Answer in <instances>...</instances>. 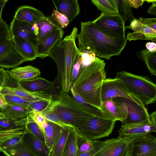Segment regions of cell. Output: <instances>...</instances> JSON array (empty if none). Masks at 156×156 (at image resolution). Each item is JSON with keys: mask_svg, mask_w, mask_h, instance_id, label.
I'll list each match as a JSON object with an SVG mask.
<instances>
[{"mask_svg": "<svg viewBox=\"0 0 156 156\" xmlns=\"http://www.w3.org/2000/svg\"><path fill=\"white\" fill-rule=\"evenodd\" d=\"M80 51H91L97 57L110 59L120 55L127 43V40L110 37L100 31L91 21L81 22L80 31L77 38Z\"/></svg>", "mask_w": 156, "mask_h": 156, "instance_id": "1", "label": "cell"}, {"mask_svg": "<svg viewBox=\"0 0 156 156\" xmlns=\"http://www.w3.org/2000/svg\"><path fill=\"white\" fill-rule=\"evenodd\" d=\"M77 32V28L74 27L69 35L57 43L48 56L56 64L62 90L68 93L72 85L71 80L73 64L79 51L76 43Z\"/></svg>", "mask_w": 156, "mask_h": 156, "instance_id": "2", "label": "cell"}, {"mask_svg": "<svg viewBox=\"0 0 156 156\" xmlns=\"http://www.w3.org/2000/svg\"><path fill=\"white\" fill-rule=\"evenodd\" d=\"M50 107L65 123L74 129L81 126L88 119L95 116L85 107L62 90L53 98Z\"/></svg>", "mask_w": 156, "mask_h": 156, "instance_id": "3", "label": "cell"}, {"mask_svg": "<svg viewBox=\"0 0 156 156\" xmlns=\"http://www.w3.org/2000/svg\"><path fill=\"white\" fill-rule=\"evenodd\" d=\"M116 78L123 83L129 91L144 105L156 101V85L147 76H140L122 71L116 73Z\"/></svg>", "mask_w": 156, "mask_h": 156, "instance_id": "4", "label": "cell"}, {"mask_svg": "<svg viewBox=\"0 0 156 156\" xmlns=\"http://www.w3.org/2000/svg\"><path fill=\"white\" fill-rule=\"evenodd\" d=\"M105 67L87 77L78 86L74 87L88 104L101 110V91L103 81L106 79Z\"/></svg>", "mask_w": 156, "mask_h": 156, "instance_id": "5", "label": "cell"}, {"mask_svg": "<svg viewBox=\"0 0 156 156\" xmlns=\"http://www.w3.org/2000/svg\"><path fill=\"white\" fill-rule=\"evenodd\" d=\"M115 122L105 117L94 116L87 120L80 128L75 129L77 133L90 140H96L110 135Z\"/></svg>", "mask_w": 156, "mask_h": 156, "instance_id": "6", "label": "cell"}, {"mask_svg": "<svg viewBox=\"0 0 156 156\" xmlns=\"http://www.w3.org/2000/svg\"><path fill=\"white\" fill-rule=\"evenodd\" d=\"M112 99L122 106L126 113V118L121 122V126L151 123L150 115L144 105L138 104L128 98L117 97Z\"/></svg>", "mask_w": 156, "mask_h": 156, "instance_id": "7", "label": "cell"}, {"mask_svg": "<svg viewBox=\"0 0 156 156\" xmlns=\"http://www.w3.org/2000/svg\"><path fill=\"white\" fill-rule=\"evenodd\" d=\"M92 22L100 31L110 37L117 39L126 38L125 22L118 14L108 15L101 12Z\"/></svg>", "mask_w": 156, "mask_h": 156, "instance_id": "8", "label": "cell"}, {"mask_svg": "<svg viewBox=\"0 0 156 156\" xmlns=\"http://www.w3.org/2000/svg\"><path fill=\"white\" fill-rule=\"evenodd\" d=\"M117 97L128 98L138 104L144 105L138 98L129 91L119 79L116 77L114 79H105L103 81L101 86L102 102Z\"/></svg>", "mask_w": 156, "mask_h": 156, "instance_id": "9", "label": "cell"}, {"mask_svg": "<svg viewBox=\"0 0 156 156\" xmlns=\"http://www.w3.org/2000/svg\"><path fill=\"white\" fill-rule=\"evenodd\" d=\"M133 149L131 140L119 136L108 139L106 143L93 156H130Z\"/></svg>", "mask_w": 156, "mask_h": 156, "instance_id": "10", "label": "cell"}, {"mask_svg": "<svg viewBox=\"0 0 156 156\" xmlns=\"http://www.w3.org/2000/svg\"><path fill=\"white\" fill-rule=\"evenodd\" d=\"M24 62L17 51L12 38L5 39L0 44V67L14 68Z\"/></svg>", "mask_w": 156, "mask_h": 156, "instance_id": "11", "label": "cell"}, {"mask_svg": "<svg viewBox=\"0 0 156 156\" xmlns=\"http://www.w3.org/2000/svg\"><path fill=\"white\" fill-rule=\"evenodd\" d=\"M150 115L151 123L149 124L121 126L118 131L119 136L132 140L152 132H156V111Z\"/></svg>", "mask_w": 156, "mask_h": 156, "instance_id": "12", "label": "cell"}, {"mask_svg": "<svg viewBox=\"0 0 156 156\" xmlns=\"http://www.w3.org/2000/svg\"><path fill=\"white\" fill-rule=\"evenodd\" d=\"M131 140L133 149L130 156H156V138L151 133Z\"/></svg>", "mask_w": 156, "mask_h": 156, "instance_id": "13", "label": "cell"}, {"mask_svg": "<svg viewBox=\"0 0 156 156\" xmlns=\"http://www.w3.org/2000/svg\"><path fill=\"white\" fill-rule=\"evenodd\" d=\"M32 25L13 17L10 27L12 37L24 39L29 42L35 49L37 43L36 36L32 30Z\"/></svg>", "mask_w": 156, "mask_h": 156, "instance_id": "14", "label": "cell"}, {"mask_svg": "<svg viewBox=\"0 0 156 156\" xmlns=\"http://www.w3.org/2000/svg\"><path fill=\"white\" fill-rule=\"evenodd\" d=\"M64 33L62 29L60 27L38 41L36 48L37 57L43 59L48 56L51 50L62 39Z\"/></svg>", "mask_w": 156, "mask_h": 156, "instance_id": "15", "label": "cell"}, {"mask_svg": "<svg viewBox=\"0 0 156 156\" xmlns=\"http://www.w3.org/2000/svg\"><path fill=\"white\" fill-rule=\"evenodd\" d=\"M0 93L3 95L17 96L30 102L39 100L51 101L53 100L52 96L47 93L29 91L20 86L17 87L2 88Z\"/></svg>", "mask_w": 156, "mask_h": 156, "instance_id": "16", "label": "cell"}, {"mask_svg": "<svg viewBox=\"0 0 156 156\" xmlns=\"http://www.w3.org/2000/svg\"><path fill=\"white\" fill-rule=\"evenodd\" d=\"M4 118L13 122L20 126H24L32 111L29 108L7 103L4 109L1 110Z\"/></svg>", "mask_w": 156, "mask_h": 156, "instance_id": "17", "label": "cell"}, {"mask_svg": "<svg viewBox=\"0 0 156 156\" xmlns=\"http://www.w3.org/2000/svg\"><path fill=\"white\" fill-rule=\"evenodd\" d=\"M21 142L37 156H49L50 150L45 142L37 138L28 130L22 135Z\"/></svg>", "mask_w": 156, "mask_h": 156, "instance_id": "18", "label": "cell"}, {"mask_svg": "<svg viewBox=\"0 0 156 156\" xmlns=\"http://www.w3.org/2000/svg\"><path fill=\"white\" fill-rule=\"evenodd\" d=\"M103 116L122 122L126 118V113L121 105L112 99L102 102L101 108Z\"/></svg>", "mask_w": 156, "mask_h": 156, "instance_id": "19", "label": "cell"}, {"mask_svg": "<svg viewBox=\"0 0 156 156\" xmlns=\"http://www.w3.org/2000/svg\"><path fill=\"white\" fill-rule=\"evenodd\" d=\"M56 10L64 15L72 21L80 13L78 0H52Z\"/></svg>", "mask_w": 156, "mask_h": 156, "instance_id": "20", "label": "cell"}, {"mask_svg": "<svg viewBox=\"0 0 156 156\" xmlns=\"http://www.w3.org/2000/svg\"><path fill=\"white\" fill-rule=\"evenodd\" d=\"M44 16V14L40 10L31 6L23 5L18 9L13 17L32 25Z\"/></svg>", "mask_w": 156, "mask_h": 156, "instance_id": "21", "label": "cell"}, {"mask_svg": "<svg viewBox=\"0 0 156 156\" xmlns=\"http://www.w3.org/2000/svg\"><path fill=\"white\" fill-rule=\"evenodd\" d=\"M15 48L25 61H32L37 57L34 48L28 41L21 38L12 37Z\"/></svg>", "mask_w": 156, "mask_h": 156, "instance_id": "22", "label": "cell"}, {"mask_svg": "<svg viewBox=\"0 0 156 156\" xmlns=\"http://www.w3.org/2000/svg\"><path fill=\"white\" fill-rule=\"evenodd\" d=\"M20 86L24 89L32 92H44L49 89L53 83L41 77L26 81H20Z\"/></svg>", "mask_w": 156, "mask_h": 156, "instance_id": "23", "label": "cell"}, {"mask_svg": "<svg viewBox=\"0 0 156 156\" xmlns=\"http://www.w3.org/2000/svg\"><path fill=\"white\" fill-rule=\"evenodd\" d=\"M37 23L39 28V32L37 36V42L60 27L51 15L41 18Z\"/></svg>", "mask_w": 156, "mask_h": 156, "instance_id": "24", "label": "cell"}, {"mask_svg": "<svg viewBox=\"0 0 156 156\" xmlns=\"http://www.w3.org/2000/svg\"><path fill=\"white\" fill-rule=\"evenodd\" d=\"M62 128L55 123L47 121L40 128L44 133L45 143L50 151Z\"/></svg>", "mask_w": 156, "mask_h": 156, "instance_id": "25", "label": "cell"}, {"mask_svg": "<svg viewBox=\"0 0 156 156\" xmlns=\"http://www.w3.org/2000/svg\"><path fill=\"white\" fill-rule=\"evenodd\" d=\"M10 71L13 76L19 81L34 79L39 76L41 73L39 69L30 65L23 67H17Z\"/></svg>", "mask_w": 156, "mask_h": 156, "instance_id": "26", "label": "cell"}, {"mask_svg": "<svg viewBox=\"0 0 156 156\" xmlns=\"http://www.w3.org/2000/svg\"><path fill=\"white\" fill-rule=\"evenodd\" d=\"M72 128L68 126L62 128L50 151L49 156H62L68 135Z\"/></svg>", "mask_w": 156, "mask_h": 156, "instance_id": "27", "label": "cell"}, {"mask_svg": "<svg viewBox=\"0 0 156 156\" xmlns=\"http://www.w3.org/2000/svg\"><path fill=\"white\" fill-rule=\"evenodd\" d=\"M126 39L129 41L139 40H150L156 42V30L142 24L141 29L138 31L129 33Z\"/></svg>", "mask_w": 156, "mask_h": 156, "instance_id": "28", "label": "cell"}, {"mask_svg": "<svg viewBox=\"0 0 156 156\" xmlns=\"http://www.w3.org/2000/svg\"><path fill=\"white\" fill-rule=\"evenodd\" d=\"M137 56L144 62L151 74L156 76V52H151L146 48L137 52Z\"/></svg>", "mask_w": 156, "mask_h": 156, "instance_id": "29", "label": "cell"}, {"mask_svg": "<svg viewBox=\"0 0 156 156\" xmlns=\"http://www.w3.org/2000/svg\"><path fill=\"white\" fill-rule=\"evenodd\" d=\"M91 2L102 13L108 15L117 13L115 0H92Z\"/></svg>", "mask_w": 156, "mask_h": 156, "instance_id": "30", "label": "cell"}, {"mask_svg": "<svg viewBox=\"0 0 156 156\" xmlns=\"http://www.w3.org/2000/svg\"><path fill=\"white\" fill-rule=\"evenodd\" d=\"M76 132L72 128L68 135L62 156H76Z\"/></svg>", "mask_w": 156, "mask_h": 156, "instance_id": "31", "label": "cell"}, {"mask_svg": "<svg viewBox=\"0 0 156 156\" xmlns=\"http://www.w3.org/2000/svg\"><path fill=\"white\" fill-rule=\"evenodd\" d=\"M118 14L120 15L125 22L129 21L130 23L134 19H137L133 15L132 8L126 0H115Z\"/></svg>", "mask_w": 156, "mask_h": 156, "instance_id": "32", "label": "cell"}, {"mask_svg": "<svg viewBox=\"0 0 156 156\" xmlns=\"http://www.w3.org/2000/svg\"><path fill=\"white\" fill-rule=\"evenodd\" d=\"M96 141V140H90L76 132V155L87 152L91 150L94 147Z\"/></svg>", "mask_w": 156, "mask_h": 156, "instance_id": "33", "label": "cell"}, {"mask_svg": "<svg viewBox=\"0 0 156 156\" xmlns=\"http://www.w3.org/2000/svg\"><path fill=\"white\" fill-rule=\"evenodd\" d=\"M70 91L73 97V99L77 102L86 108L94 116H103L101 109L87 103L78 94L72 85L70 88Z\"/></svg>", "mask_w": 156, "mask_h": 156, "instance_id": "34", "label": "cell"}, {"mask_svg": "<svg viewBox=\"0 0 156 156\" xmlns=\"http://www.w3.org/2000/svg\"><path fill=\"white\" fill-rule=\"evenodd\" d=\"M2 152L6 156H37L21 142L11 149L3 150Z\"/></svg>", "mask_w": 156, "mask_h": 156, "instance_id": "35", "label": "cell"}, {"mask_svg": "<svg viewBox=\"0 0 156 156\" xmlns=\"http://www.w3.org/2000/svg\"><path fill=\"white\" fill-rule=\"evenodd\" d=\"M27 129L33 135L43 142H45L44 133L37 124L29 116L25 126Z\"/></svg>", "mask_w": 156, "mask_h": 156, "instance_id": "36", "label": "cell"}, {"mask_svg": "<svg viewBox=\"0 0 156 156\" xmlns=\"http://www.w3.org/2000/svg\"><path fill=\"white\" fill-rule=\"evenodd\" d=\"M27 130L26 126L9 130H0V142L9 137L22 135Z\"/></svg>", "mask_w": 156, "mask_h": 156, "instance_id": "37", "label": "cell"}, {"mask_svg": "<svg viewBox=\"0 0 156 156\" xmlns=\"http://www.w3.org/2000/svg\"><path fill=\"white\" fill-rule=\"evenodd\" d=\"M22 135L9 137L0 142V151L10 149L20 143Z\"/></svg>", "mask_w": 156, "mask_h": 156, "instance_id": "38", "label": "cell"}, {"mask_svg": "<svg viewBox=\"0 0 156 156\" xmlns=\"http://www.w3.org/2000/svg\"><path fill=\"white\" fill-rule=\"evenodd\" d=\"M41 113L45 118L47 121L53 122L62 127L66 126L70 127L60 119L58 116L51 109L50 106L48 108Z\"/></svg>", "mask_w": 156, "mask_h": 156, "instance_id": "39", "label": "cell"}, {"mask_svg": "<svg viewBox=\"0 0 156 156\" xmlns=\"http://www.w3.org/2000/svg\"><path fill=\"white\" fill-rule=\"evenodd\" d=\"M3 96L7 103L22 106L29 109L30 104L32 102L16 96L5 95Z\"/></svg>", "mask_w": 156, "mask_h": 156, "instance_id": "40", "label": "cell"}, {"mask_svg": "<svg viewBox=\"0 0 156 156\" xmlns=\"http://www.w3.org/2000/svg\"><path fill=\"white\" fill-rule=\"evenodd\" d=\"M51 16L62 28H66L70 22L66 16L54 9Z\"/></svg>", "mask_w": 156, "mask_h": 156, "instance_id": "41", "label": "cell"}, {"mask_svg": "<svg viewBox=\"0 0 156 156\" xmlns=\"http://www.w3.org/2000/svg\"><path fill=\"white\" fill-rule=\"evenodd\" d=\"M52 101L39 100L32 102L30 104L29 108L32 111L42 113L50 107Z\"/></svg>", "mask_w": 156, "mask_h": 156, "instance_id": "42", "label": "cell"}, {"mask_svg": "<svg viewBox=\"0 0 156 156\" xmlns=\"http://www.w3.org/2000/svg\"><path fill=\"white\" fill-rule=\"evenodd\" d=\"M12 38L9 26L3 20L0 22V44L5 39Z\"/></svg>", "mask_w": 156, "mask_h": 156, "instance_id": "43", "label": "cell"}, {"mask_svg": "<svg viewBox=\"0 0 156 156\" xmlns=\"http://www.w3.org/2000/svg\"><path fill=\"white\" fill-rule=\"evenodd\" d=\"M80 64V54L79 51L77 54L73 66L71 80L72 85L76 80L79 74Z\"/></svg>", "mask_w": 156, "mask_h": 156, "instance_id": "44", "label": "cell"}, {"mask_svg": "<svg viewBox=\"0 0 156 156\" xmlns=\"http://www.w3.org/2000/svg\"><path fill=\"white\" fill-rule=\"evenodd\" d=\"M108 139L104 141L96 140L94 147L90 150L76 155V156H93L106 143Z\"/></svg>", "mask_w": 156, "mask_h": 156, "instance_id": "45", "label": "cell"}, {"mask_svg": "<svg viewBox=\"0 0 156 156\" xmlns=\"http://www.w3.org/2000/svg\"><path fill=\"white\" fill-rule=\"evenodd\" d=\"M29 116L40 128L44 122L47 121L41 112L32 111L29 114Z\"/></svg>", "mask_w": 156, "mask_h": 156, "instance_id": "46", "label": "cell"}, {"mask_svg": "<svg viewBox=\"0 0 156 156\" xmlns=\"http://www.w3.org/2000/svg\"><path fill=\"white\" fill-rule=\"evenodd\" d=\"M19 127L16 124L4 118H0V129L6 130L13 129Z\"/></svg>", "mask_w": 156, "mask_h": 156, "instance_id": "47", "label": "cell"}, {"mask_svg": "<svg viewBox=\"0 0 156 156\" xmlns=\"http://www.w3.org/2000/svg\"><path fill=\"white\" fill-rule=\"evenodd\" d=\"M142 24L156 30V18H144L140 17L138 19Z\"/></svg>", "mask_w": 156, "mask_h": 156, "instance_id": "48", "label": "cell"}, {"mask_svg": "<svg viewBox=\"0 0 156 156\" xmlns=\"http://www.w3.org/2000/svg\"><path fill=\"white\" fill-rule=\"evenodd\" d=\"M142 24L141 22L137 19L133 20L129 26H125V30L126 29H130L136 32L140 30L142 28Z\"/></svg>", "mask_w": 156, "mask_h": 156, "instance_id": "49", "label": "cell"}, {"mask_svg": "<svg viewBox=\"0 0 156 156\" xmlns=\"http://www.w3.org/2000/svg\"><path fill=\"white\" fill-rule=\"evenodd\" d=\"M127 2L132 8L137 9L141 6L144 2L145 1L144 0H126Z\"/></svg>", "mask_w": 156, "mask_h": 156, "instance_id": "50", "label": "cell"}, {"mask_svg": "<svg viewBox=\"0 0 156 156\" xmlns=\"http://www.w3.org/2000/svg\"><path fill=\"white\" fill-rule=\"evenodd\" d=\"M146 47L149 51L156 52V44L155 42H148L146 44Z\"/></svg>", "mask_w": 156, "mask_h": 156, "instance_id": "51", "label": "cell"}, {"mask_svg": "<svg viewBox=\"0 0 156 156\" xmlns=\"http://www.w3.org/2000/svg\"><path fill=\"white\" fill-rule=\"evenodd\" d=\"M147 10V12L152 15L156 16V0L152 2Z\"/></svg>", "mask_w": 156, "mask_h": 156, "instance_id": "52", "label": "cell"}, {"mask_svg": "<svg viewBox=\"0 0 156 156\" xmlns=\"http://www.w3.org/2000/svg\"><path fill=\"white\" fill-rule=\"evenodd\" d=\"M7 103L5 101L3 95L0 93V108L1 110L4 109Z\"/></svg>", "mask_w": 156, "mask_h": 156, "instance_id": "53", "label": "cell"}, {"mask_svg": "<svg viewBox=\"0 0 156 156\" xmlns=\"http://www.w3.org/2000/svg\"><path fill=\"white\" fill-rule=\"evenodd\" d=\"M8 1V0H0V22L3 20L2 18V9L5 4Z\"/></svg>", "mask_w": 156, "mask_h": 156, "instance_id": "54", "label": "cell"}, {"mask_svg": "<svg viewBox=\"0 0 156 156\" xmlns=\"http://www.w3.org/2000/svg\"><path fill=\"white\" fill-rule=\"evenodd\" d=\"M31 29L34 34L37 37L39 32V28L37 23H34L32 25Z\"/></svg>", "mask_w": 156, "mask_h": 156, "instance_id": "55", "label": "cell"}, {"mask_svg": "<svg viewBox=\"0 0 156 156\" xmlns=\"http://www.w3.org/2000/svg\"><path fill=\"white\" fill-rule=\"evenodd\" d=\"M4 118V115L3 113L0 111V118Z\"/></svg>", "mask_w": 156, "mask_h": 156, "instance_id": "56", "label": "cell"}, {"mask_svg": "<svg viewBox=\"0 0 156 156\" xmlns=\"http://www.w3.org/2000/svg\"><path fill=\"white\" fill-rule=\"evenodd\" d=\"M155 0H145V1H146L148 3H150V2H151V3H152L153 2H154V1H155Z\"/></svg>", "mask_w": 156, "mask_h": 156, "instance_id": "57", "label": "cell"}, {"mask_svg": "<svg viewBox=\"0 0 156 156\" xmlns=\"http://www.w3.org/2000/svg\"><path fill=\"white\" fill-rule=\"evenodd\" d=\"M1 88H2L1 87H0V90H1Z\"/></svg>", "mask_w": 156, "mask_h": 156, "instance_id": "58", "label": "cell"}, {"mask_svg": "<svg viewBox=\"0 0 156 156\" xmlns=\"http://www.w3.org/2000/svg\"><path fill=\"white\" fill-rule=\"evenodd\" d=\"M0 130H2L0 129Z\"/></svg>", "mask_w": 156, "mask_h": 156, "instance_id": "59", "label": "cell"}]
</instances>
